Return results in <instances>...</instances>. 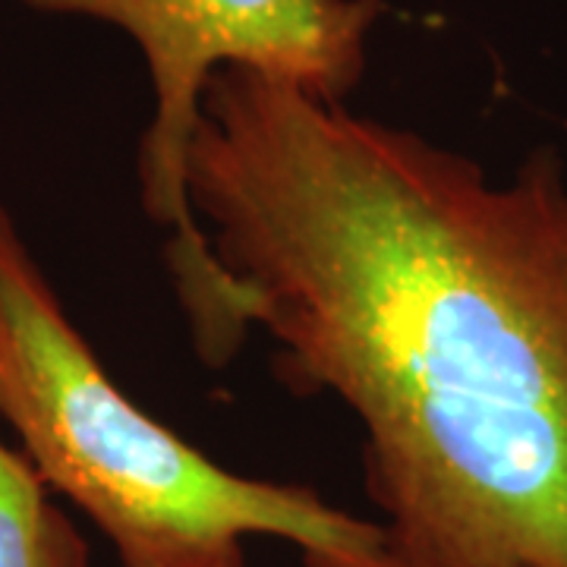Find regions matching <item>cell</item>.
<instances>
[{
    "mask_svg": "<svg viewBox=\"0 0 567 567\" xmlns=\"http://www.w3.org/2000/svg\"><path fill=\"white\" fill-rule=\"evenodd\" d=\"M186 193L275 375L363 425L388 567H567V177L215 73Z\"/></svg>",
    "mask_w": 567,
    "mask_h": 567,
    "instance_id": "obj_1",
    "label": "cell"
},
{
    "mask_svg": "<svg viewBox=\"0 0 567 567\" xmlns=\"http://www.w3.org/2000/svg\"><path fill=\"white\" fill-rule=\"evenodd\" d=\"M0 423L121 567H249L281 539L306 567H388L385 533L297 483L224 470L107 375L0 203Z\"/></svg>",
    "mask_w": 567,
    "mask_h": 567,
    "instance_id": "obj_2",
    "label": "cell"
},
{
    "mask_svg": "<svg viewBox=\"0 0 567 567\" xmlns=\"http://www.w3.org/2000/svg\"><path fill=\"white\" fill-rule=\"evenodd\" d=\"M44 17L121 29L145 61L155 107L140 142V199L164 246L171 284L199 360L215 369L244 350L249 331L237 290L215 262L189 208L186 158L205 89L221 70H249L341 102L360 85L369 35L385 0H17Z\"/></svg>",
    "mask_w": 567,
    "mask_h": 567,
    "instance_id": "obj_3",
    "label": "cell"
},
{
    "mask_svg": "<svg viewBox=\"0 0 567 567\" xmlns=\"http://www.w3.org/2000/svg\"><path fill=\"white\" fill-rule=\"evenodd\" d=\"M0 567H85V543L51 505L20 447L0 435Z\"/></svg>",
    "mask_w": 567,
    "mask_h": 567,
    "instance_id": "obj_4",
    "label": "cell"
}]
</instances>
